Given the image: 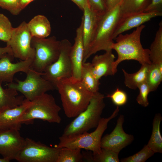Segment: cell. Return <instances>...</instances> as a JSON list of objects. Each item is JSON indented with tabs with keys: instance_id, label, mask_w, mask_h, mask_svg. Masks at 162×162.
Wrapping results in <instances>:
<instances>
[{
	"instance_id": "6da1fadb",
	"label": "cell",
	"mask_w": 162,
	"mask_h": 162,
	"mask_svg": "<svg viewBox=\"0 0 162 162\" xmlns=\"http://www.w3.org/2000/svg\"><path fill=\"white\" fill-rule=\"evenodd\" d=\"M64 113L68 118H75L87 108L94 94L80 80L72 76L61 78L56 86Z\"/></svg>"
},
{
	"instance_id": "7a4b0ae2",
	"label": "cell",
	"mask_w": 162,
	"mask_h": 162,
	"mask_svg": "<svg viewBox=\"0 0 162 162\" xmlns=\"http://www.w3.org/2000/svg\"><path fill=\"white\" fill-rule=\"evenodd\" d=\"M145 27L142 25L131 33L119 34L115 38L116 42H114L111 47V49L116 51L118 55L117 58L113 64L114 75L117 71L118 65L124 61L135 60L141 65L151 63L149 50L144 48L140 41L141 34Z\"/></svg>"
},
{
	"instance_id": "3957f363",
	"label": "cell",
	"mask_w": 162,
	"mask_h": 162,
	"mask_svg": "<svg viewBox=\"0 0 162 162\" xmlns=\"http://www.w3.org/2000/svg\"><path fill=\"white\" fill-rule=\"evenodd\" d=\"M104 98L98 91L94 93L87 108L66 126L62 136L78 135L96 128L105 106Z\"/></svg>"
},
{
	"instance_id": "277c9868",
	"label": "cell",
	"mask_w": 162,
	"mask_h": 162,
	"mask_svg": "<svg viewBox=\"0 0 162 162\" xmlns=\"http://www.w3.org/2000/svg\"><path fill=\"white\" fill-rule=\"evenodd\" d=\"M119 110V106H117L110 116L101 118L95 130L90 133L87 132L70 136H62L59 138V142L55 147L83 149L94 154H99L101 150V142L103 134L107 128L108 122L117 115Z\"/></svg>"
},
{
	"instance_id": "5b68a950",
	"label": "cell",
	"mask_w": 162,
	"mask_h": 162,
	"mask_svg": "<svg viewBox=\"0 0 162 162\" xmlns=\"http://www.w3.org/2000/svg\"><path fill=\"white\" fill-rule=\"evenodd\" d=\"M121 3L100 16L94 39L83 63L98 51L112 50L113 35L120 17Z\"/></svg>"
},
{
	"instance_id": "8992f818",
	"label": "cell",
	"mask_w": 162,
	"mask_h": 162,
	"mask_svg": "<svg viewBox=\"0 0 162 162\" xmlns=\"http://www.w3.org/2000/svg\"><path fill=\"white\" fill-rule=\"evenodd\" d=\"M31 102L22 116V124H32L36 119L49 123H60L61 118L59 112L61 108L52 95L45 93Z\"/></svg>"
},
{
	"instance_id": "52a82bcc",
	"label": "cell",
	"mask_w": 162,
	"mask_h": 162,
	"mask_svg": "<svg viewBox=\"0 0 162 162\" xmlns=\"http://www.w3.org/2000/svg\"><path fill=\"white\" fill-rule=\"evenodd\" d=\"M31 46L35 51L31 68L35 71L43 73L46 68L58 58L60 50L61 41L54 36L47 38L33 37Z\"/></svg>"
},
{
	"instance_id": "ba28073f",
	"label": "cell",
	"mask_w": 162,
	"mask_h": 162,
	"mask_svg": "<svg viewBox=\"0 0 162 162\" xmlns=\"http://www.w3.org/2000/svg\"><path fill=\"white\" fill-rule=\"evenodd\" d=\"M26 74V78L24 80L16 79V82H9L7 86L21 92L29 101L56 88L52 83L43 77V73L36 71L31 68Z\"/></svg>"
},
{
	"instance_id": "9c48e42d",
	"label": "cell",
	"mask_w": 162,
	"mask_h": 162,
	"mask_svg": "<svg viewBox=\"0 0 162 162\" xmlns=\"http://www.w3.org/2000/svg\"><path fill=\"white\" fill-rule=\"evenodd\" d=\"M72 46L68 39L61 40L58 58L55 62L47 66L43 73V77L52 83L56 88L59 79L72 76V67L70 57Z\"/></svg>"
},
{
	"instance_id": "30bf717a",
	"label": "cell",
	"mask_w": 162,
	"mask_h": 162,
	"mask_svg": "<svg viewBox=\"0 0 162 162\" xmlns=\"http://www.w3.org/2000/svg\"><path fill=\"white\" fill-rule=\"evenodd\" d=\"M15 160L20 162H56L60 148L50 147L27 138Z\"/></svg>"
},
{
	"instance_id": "8fae6325",
	"label": "cell",
	"mask_w": 162,
	"mask_h": 162,
	"mask_svg": "<svg viewBox=\"0 0 162 162\" xmlns=\"http://www.w3.org/2000/svg\"><path fill=\"white\" fill-rule=\"evenodd\" d=\"M32 38L26 22L14 28L10 38L6 44L11 48L14 57L21 60L34 59L35 51L31 46Z\"/></svg>"
},
{
	"instance_id": "7c38bea8",
	"label": "cell",
	"mask_w": 162,
	"mask_h": 162,
	"mask_svg": "<svg viewBox=\"0 0 162 162\" xmlns=\"http://www.w3.org/2000/svg\"><path fill=\"white\" fill-rule=\"evenodd\" d=\"M25 141V139L21 136L19 130L0 129V154L8 162L15 160Z\"/></svg>"
},
{
	"instance_id": "4fadbf2b",
	"label": "cell",
	"mask_w": 162,
	"mask_h": 162,
	"mask_svg": "<svg viewBox=\"0 0 162 162\" xmlns=\"http://www.w3.org/2000/svg\"><path fill=\"white\" fill-rule=\"evenodd\" d=\"M124 121V116L120 115L113 131L102 137L101 148L110 149L119 153L122 149L132 142L134 139L133 136L126 133L124 130L123 125Z\"/></svg>"
},
{
	"instance_id": "5bb4252c",
	"label": "cell",
	"mask_w": 162,
	"mask_h": 162,
	"mask_svg": "<svg viewBox=\"0 0 162 162\" xmlns=\"http://www.w3.org/2000/svg\"><path fill=\"white\" fill-rule=\"evenodd\" d=\"M14 56L7 54L0 59V82H13L14 75L22 72L26 73L31 68L34 59L21 60L13 63Z\"/></svg>"
},
{
	"instance_id": "9a60e30c",
	"label": "cell",
	"mask_w": 162,
	"mask_h": 162,
	"mask_svg": "<svg viewBox=\"0 0 162 162\" xmlns=\"http://www.w3.org/2000/svg\"><path fill=\"white\" fill-rule=\"evenodd\" d=\"M31 101L24 99L21 105L11 108L0 111V129H14L20 130L22 123V118Z\"/></svg>"
},
{
	"instance_id": "2e32d148",
	"label": "cell",
	"mask_w": 162,
	"mask_h": 162,
	"mask_svg": "<svg viewBox=\"0 0 162 162\" xmlns=\"http://www.w3.org/2000/svg\"><path fill=\"white\" fill-rule=\"evenodd\" d=\"M83 28V19L82 17L80 25L76 29L74 43L71 47L70 52L72 67V76L80 80L84 52Z\"/></svg>"
},
{
	"instance_id": "e0dca14e",
	"label": "cell",
	"mask_w": 162,
	"mask_h": 162,
	"mask_svg": "<svg viewBox=\"0 0 162 162\" xmlns=\"http://www.w3.org/2000/svg\"><path fill=\"white\" fill-rule=\"evenodd\" d=\"M162 16V13L142 12L119 18L113 37V39L119 34L139 26L155 17Z\"/></svg>"
},
{
	"instance_id": "ac0fdd59",
	"label": "cell",
	"mask_w": 162,
	"mask_h": 162,
	"mask_svg": "<svg viewBox=\"0 0 162 162\" xmlns=\"http://www.w3.org/2000/svg\"><path fill=\"white\" fill-rule=\"evenodd\" d=\"M83 19V39L84 47L83 60L86 57L94 39L100 16L93 11L89 5L85 7Z\"/></svg>"
},
{
	"instance_id": "d6986e66",
	"label": "cell",
	"mask_w": 162,
	"mask_h": 162,
	"mask_svg": "<svg viewBox=\"0 0 162 162\" xmlns=\"http://www.w3.org/2000/svg\"><path fill=\"white\" fill-rule=\"evenodd\" d=\"M112 50L105 51L102 55H95L91 63L93 74L98 80L103 76L114 75L112 66L115 57Z\"/></svg>"
},
{
	"instance_id": "ffe728a7",
	"label": "cell",
	"mask_w": 162,
	"mask_h": 162,
	"mask_svg": "<svg viewBox=\"0 0 162 162\" xmlns=\"http://www.w3.org/2000/svg\"><path fill=\"white\" fill-rule=\"evenodd\" d=\"M27 23L32 37L45 38L49 36L51 33V30L50 22L44 15H36Z\"/></svg>"
},
{
	"instance_id": "44dd1931",
	"label": "cell",
	"mask_w": 162,
	"mask_h": 162,
	"mask_svg": "<svg viewBox=\"0 0 162 162\" xmlns=\"http://www.w3.org/2000/svg\"><path fill=\"white\" fill-rule=\"evenodd\" d=\"M0 82V110L15 107L21 105L24 99L23 95H18L17 91L8 88L4 89Z\"/></svg>"
},
{
	"instance_id": "7402d4cb",
	"label": "cell",
	"mask_w": 162,
	"mask_h": 162,
	"mask_svg": "<svg viewBox=\"0 0 162 162\" xmlns=\"http://www.w3.org/2000/svg\"><path fill=\"white\" fill-rule=\"evenodd\" d=\"M149 64H142L140 69L133 73H129L122 69L124 77V84L126 86L129 88L134 90L138 88L140 84L146 81Z\"/></svg>"
},
{
	"instance_id": "603a6c76",
	"label": "cell",
	"mask_w": 162,
	"mask_h": 162,
	"mask_svg": "<svg viewBox=\"0 0 162 162\" xmlns=\"http://www.w3.org/2000/svg\"><path fill=\"white\" fill-rule=\"evenodd\" d=\"M87 89L94 93L98 91L100 84L99 80L94 76L91 63L83 62L82 64L80 80Z\"/></svg>"
},
{
	"instance_id": "cb8c5ba5",
	"label": "cell",
	"mask_w": 162,
	"mask_h": 162,
	"mask_svg": "<svg viewBox=\"0 0 162 162\" xmlns=\"http://www.w3.org/2000/svg\"><path fill=\"white\" fill-rule=\"evenodd\" d=\"M151 0H122L120 5L119 18L143 12Z\"/></svg>"
},
{
	"instance_id": "d4e9b609",
	"label": "cell",
	"mask_w": 162,
	"mask_h": 162,
	"mask_svg": "<svg viewBox=\"0 0 162 162\" xmlns=\"http://www.w3.org/2000/svg\"><path fill=\"white\" fill-rule=\"evenodd\" d=\"M162 117L160 113L155 116L153 122V128L151 137L147 146L155 153H162V137L160 130Z\"/></svg>"
},
{
	"instance_id": "484cf974",
	"label": "cell",
	"mask_w": 162,
	"mask_h": 162,
	"mask_svg": "<svg viewBox=\"0 0 162 162\" xmlns=\"http://www.w3.org/2000/svg\"><path fill=\"white\" fill-rule=\"evenodd\" d=\"M154 40L149 50V58L152 63L162 65V21L159 24Z\"/></svg>"
},
{
	"instance_id": "4316f807",
	"label": "cell",
	"mask_w": 162,
	"mask_h": 162,
	"mask_svg": "<svg viewBox=\"0 0 162 162\" xmlns=\"http://www.w3.org/2000/svg\"><path fill=\"white\" fill-rule=\"evenodd\" d=\"M162 81V65L151 63L149 65L146 82L150 92L155 91Z\"/></svg>"
},
{
	"instance_id": "83f0119b",
	"label": "cell",
	"mask_w": 162,
	"mask_h": 162,
	"mask_svg": "<svg viewBox=\"0 0 162 162\" xmlns=\"http://www.w3.org/2000/svg\"><path fill=\"white\" fill-rule=\"evenodd\" d=\"M56 162H81L83 158L81 149L66 147L59 148Z\"/></svg>"
},
{
	"instance_id": "f1b7e54d",
	"label": "cell",
	"mask_w": 162,
	"mask_h": 162,
	"mask_svg": "<svg viewBox=\"0 0 162 162\" xmlns=\"http://www.w3.org/2000/svg\"><path fill=\"white\" fill-rule=\"evenodd\" d=\"M118 154V153L110 149L101 148L99 154L92 153V162H119Z\"/></svg>"
},
{
	"instance_id": "f546056e",
	"label": "cell",
	"mask_w": 162,
	"mask_h": 162,
	"mask_svg": "<svg viewBox=\"0 0 162 162\" xmlns=\"http://www.w3.org/2000/svg\"><path fill=\"white\" fill-rule=\"evenodd\" d=\"M14 28L8 18L0 13V40L7 43L10 39Z\"/></svg>"
},
{
	"instance_id": "4dcf8cb0",
	"label": "cell",
	"mask_w": 162,
	"mask_h": 162,
	"mask_svg": "<svg viewBox=\"0 0 162 162\" xmlns=\"http://www.w3.org/2000/svg\"><path fill=\"white\" fill-rule=\"evenodd\" d=\"M154 154L146 145L137 153L133 155L122 158L120 161L121 162H144Z\"/></svg>"
},
{
	"instance_id": "1f68e13d",
	"label": "cell",
	"mask_w": 162,
	"mask_h": 162,
	"mask_svg": "<svg viewBox=\"0 0 162 162\" xmlns=\"http://www.w3.org/2000/svg\"><path fill=\"white\" fill-rule=\"evenodd\" d=\"M0 7L14 15H18L23 10L20 0H0Z\"/></svg>"
},
{
	"instance_id": "d6a6232c",
	"label": "cell",
	"mask_w": 162,
	"mask_h": 162,
	"mask_svg": "<svg viewBox=\"0 0 162 162\" xmlns=\"http://www.w3.org/2000/svg\"><path fill=\"white\" fill-rule=\"evenodd\" d=\"M111 99L113 103L117 106H121L125 105L128 101V95L124 91L118 88L116 89L110 94L106 96Z\"/></svg>"
},
{
	"instance_id": "836d02e7",
	"label": "cell",
	"mask_w": 162,
	"mask_h": 162,
	"mask_svg": "<svg viewBox=\"0 0 162 162\" xmlns=\"http://www.w3.org/2000/svg\"><path fill=\"white\" fill-rule=\"evenodd\" d=\"M138 88L139 89V92L136 97V101L140 105L146 107L149 104L148 97L149 93L151 92L149 88L145 81L140 84Z\"/></svg>"
},
{
	"instance_id": "e575fe53",
	"label": "cell",
	"mask_w": 162,
	"mask_h": 162,
	"mask_svg": "<svg viewBox=\"0 0 162 162\" xmlns=\"http://www.w3.org/2000/svg\"><path fill=\"white\" fill-rule=\"evenodd\" d=\"M91 9L99 16H101L106 11L105 0H87Z\"/></svg>"
},
{
	"instance_id": "d590c367",
	"label": "cell",
	"mask_w": 162,
	"mask_h": 162,
	"mask_svg": "<svg viewBox=\"0 0 162 162\" xmlns=\"http://www.w3.org/2000/svg\"><path fill=\"white\" fill-rule=\"evenodd\" d=\"M156 12L162 13V0H151L144 12Z\"/></svg>"
},
{
	"instance_id": "8d00e7d4",
	"label": "cell",
	"mask_w": 162,
	"mask_h": 162,
	"mask_svg": "<svg viewBox=\"0 0 162 162\" xmlns=\"http://www.w3.org/2000/svg\"><path fill=\"white\" fill-rule=\"evenodd\" d=\"M122 0H105L107 11L110 10L120 3Z\"/></svg>"
},
{
	"instance_id": "74e56055",
	"label": "cell",
	"mask_w": 162,
	"mask_h": 162,
	"mask_svg": "<svg viewBox=\"0 0 162 162\" xmlns=\"http://www.w3.org/2000/svg\"><path fill=\"white\" fill-rule=\"evenodd\" d=\"M76 4L80 9L83 10L85 7L89 5L87 0H70Z\"/></svg>"
},
{
	"instance_id": "f35d334b",
	"label": "cell",
	"mask_w": 162,
	"mask_h": 162,
	"mask_svg": "<svg viewBox=\"0 0 162 162\" xmlns=\"http://www.w3.org/2000/svg\"><path fill=\"white\" fill-rule=\"evenodd\" d=\"M7 54H10L13 55L11 48L7 46L5 47H0V59Z\"/></svg>"
},
{
	"instance_id": "ab89813d",
	"label": "cell",
	"mask_w": 162,
	"mask_h": 162,
	"mask_svg": "<svg viewBox=\"0 0 162 162\" xmlns=\"http://www.w3.org/2000/svg\"><path fill=\"white\" fill-rule=\"evenodd\" d=\"M34 0H20V3L21 8L23 10L29 4Z\"/></svg>"
},
{
	"instance_id": "60d3db41",
	"label": "cell",
	"mask_w": 162,
	"mask_h": 162,
	"mask_svg": "<svg viewBox=\"0 0 162 162\" xmlns=\"http://www.w3.org/2000/svg\"><path fill=\"white\" fill-rule=\"evenodd\" d=\"M0 162H9L7 160L4 158H0Z\"/></svg>"
},
{
	"instance_id": "b9f144b4",
	"label": "cell",
	"mask_w": 162,
	"mask_h": 162,
	"mask_svg": "<svg viewBox=\"0 0 162 162\" xmlns=\"http://www.w3.org/2000/svg\"></svg>"
}]
</instances>
